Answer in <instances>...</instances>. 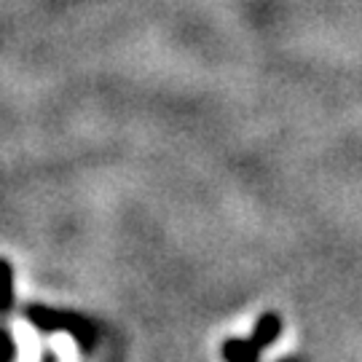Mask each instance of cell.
Wrapping results in <instances>:
<instances>
[{
	"mask_svg": "<svg viewBox=\"0 0 362 362\" xmlns=\"http://www.w3.org/2000/svg\"><path fill=\"white\" fill-rule=\"evenodd\" d=\"M11 351H13L11 338L6 336V333H0V362H8V360H11Z\"/></svg>",
	"mask_w": 362,
	"mask_h": 362,
	"instance_id": "obj_2",
	"label": "cell"
},
{
	"mask_svg": "<svg viewBox=\"0 0 362 362\" xmlns=\"http://www.w3.org/2000/svg\"><path fill=\"white\" fill-rule=\"evenodd\" d=\"M13 300V290H11V269L0 260V311H8Z\"/></svg>",
	"mask_w": 362,
	"mask_h": 362,
	"instance_id": "obj_1",
	"label": "cell"
}]
</instances>
